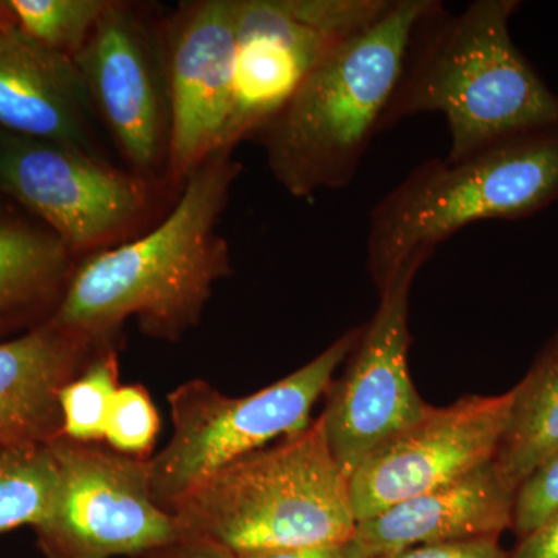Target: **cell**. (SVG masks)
<instances>
[{
    "label": "cell",
    "mask_w": 558,
    "mask_h": 558,
    "mask_svg": "<svg viewBox=\"0 0 558 558\" xmlns=\"http://www.w3.org/2000/svg\"><path fill=\"white\" fill-rule=\"evenodd\" d=\"M241 171L233 150L211 154L154 229L78 259L47 322L98 347H119L130 318L154 339H182L231 271L218 227Z\"/></svg>",
    "instance_id": "1"
},
{
    "label": "cell",
    "mask_w": 558,
    "mask_h": 558,
    "mask_svg": "<svg viewBox=\"0 0 558 558\" xmlns=\"http://www.w3.org/2000/svg\"><path fill=\"white\" fill-rule=\"evenodd\" d=\"M515 0H476L459 14L442 3L418 25L381 132L425 112L442 113L446 159H464L529 132L558 126V95L510 36Z\"/></svg>",
    "instance_id": "2"
},
{
    "label": "cell",
    "mask_w": 558,
    "mask_h": 558,
    "mask_svg": "<svg viewBox=\"0 0 558 558\" xmlns=\"http://www.w3.org/2000/svg\"><path fill=\"white\" fill-rule=\"evenodd\" d=\"M438 0H388L329 50L252 140L296 199L348 186L395 97L411 40Z\"/></svg>",
    "instance_id": "3"
},
{
    "label": "cell",
    "mask_w": 558,
    "mask_h": 558,
    "mask_svg": "<svg viewBox=\"0 0 558 558\" xmlns=\"http://www.w3.org/2000/svg\"><path fill=\"white\" fill-rule=\"evenodd\" d=\"M185 537L234 556L349 542L357 529L349 480L322 422L213 473L171 506Z\"/></svg>",
    "instance_id": "4"
},
{
    "label": "cell",
    "mask_w": 558,
    "mask_h": 558,
    "mask_svg": "<svg viewBox=\"0 0 558 558\" xmlns=\"http://www.w3.org/2000/svg\"><path fill=\"white\" fill-rule=\"evenodd\" d=\"M558 201V126L529 132L454 161L418 165L374 207L368 270L377 292L459 230L519 219Z\"/></svg>",
    "instance_id": "5"
},
{
    "label": "cell",
    "mask_w": 558,
    "mask_h": 558,
    "mask_svg": "<svg viewBox=\"0 0 558 558\" xmlns=\"http://www.w3.org/2000/svg\"><path fill=\"white\" fill-rule=\"evenodd\" d=\"M360 333L362 328L348 330L300 369L245 398H229L201 379L171 391L174 429L165 449L149 459L154 501L170 510L218 470L310 427L315 403Z\"/></svg>",
    "instance_id": "6"
},
{
    "label": "cell",
    "mask_w": 558,
    "mask_h": 558,
    "mask_svg": "<svg viewBox=\"0 0 558 558\" xmlns=\"http://www.w3.org/2000/svg\"><path fill=\"white\" fill-rule=\"evenodd\" d=\"M156 183L89 150L0 130V197L53 231L76 256L138 236Z\"/></svg>",
    "instance_id": "7"
},
{
    "label": "cell",
    "mask_w": 558,
    "mask_h": 558,
    "mask_svg": "<svg viewBox=\"0 0 558 558\" xmlns=\"http://www.w3.org/2000/svg\"><path fill=\"white\" fill-rule=\"evenodd\" d=\"M58 486L33 527L47 558L143 557L182 537L150 490L149 459L60 436L49 444Z\"/></svg>",
    "instance_id": "8"
},
{
    "label": "cell",
    "mask_w": 558,
    "mask_h": 558,
    "mask_svg": "<svg viewBox=\"0 0 558 558\" xmlns=\"http://www.w3.org/2000/svg\"><path fill=\"white\" fill-rule=\"evenodd\" d=\"M388 0H238L234 100L220 150L253 138L322 58Z\"/></svg>",
    "instance_id": "9"
},
{
    "label": "cell",
    "mask_w": 558,
    "mask_h": 558,
    "mask_svg": "<svg viewBox=\"0 0 558 558\" xmlns=\"http://www.w3.org/2000/svg\"><path fill=\"white\" fill-rule=\"evenodd\" d=\"M73 61L83 75L95 116L130 170L150 182H165L171 98L160 21L150 20L134 3L110 0Z\"/></svg>",
    "instance_id": "10"
},
{
    "label": "cell",
    "mask_w": 558,
    "mask_h": 558,
    "mask_svg": "<svg viewBox=\"0 0 558 558\" xmlns=\"http://www.w3.org/2000/svg\"><path fill=\"white\" fill-rule=\"evenodd\" d=\"M424 264L413 260L379 293V307L362 326L348 368L326 391L318 418L348 480L369 454L428 410L409 366L411 286Z\"/></svg>",
    "instance_id": "11"
},
{
    "label": "cell",
    "mask_w": 558,
    "mask_h": 558,
    "mask_svg": "<svg viewBox=\"0 0 558 558\" xmlns=\"http://www.w3.org/2000/svg\"><path fill=\"white\" fill-rule=\"evenodd\" d=\"M236 17L238 0H199L160 21L171 98L165 182L172 190L222 148L234 100Z\"/></svg>",
    "instance_id": "12"
},
{
    "label": "cell",
    "mask_w": 558,
    "mask_h": 558,
    "mask_svg": "<svg viewBox=\"0 0 558 558\" xmlns=\"http://www.w3.org/2000/svg\"><path fill=\"white\" fill-rule=\"evenodd\" d=\"M510 400L508 391L465 396L442 409L429 405L349 478L357 523L494 461L508 425Z\"/></svg>",
    "instance_id": "13"
},
{
    "label": "cell",
    "mask_w": 558,
    "mask_h": 558,
    "mask_svg": "<svg viewBox=\"0 0 558 558\" xmlns=\"http://www.w3.org/2000/svg\"><path fill=\"white\" fill-rule=\"evenodd\" d=\"M95 116L72 58L17 27L0 0V130L69 143L98 154Z\"/></svg>",
    "instance_id": "14"
},
{
    "label": "cell",
    "mask_w": 558,
    "mask_h": 558,
    "mask_svg": "<svg viewBox=\"0 0 558 558\" xmlns=\"http://www.w3.org/2000/svg\"><path fill=\"white\" fill-rule=\"evenodd\" d=\"M517 490L495 461L403 499L357 523L352 542L368 558L473 538H498L512 529Z\"/></svg>",
    "instance_id": "15"
},
{
    "label": "cell",
    "mask_w": 558,
    "mask_h": 558,
    "mask_svg": "<svg viewBox=\"0 0 558 558\" xmlns=\"http://www.w3.org/2000/svg\"><path fill=\"white\" fill-rule=\"evenodd\" d=\"M100 348L49 322L0 340V447L49 446L60 438L61 389Z\"/></svg>",
    "instance_id": "16"
},
{
    "label": "cell",
    "mask_w": 558,
    "mask_h": 558,
    "mask_svg": "<svg viewBox=\"0 0 558 558\" xmlns=\"http://www.w3.org/2000/svg\"><path fill=\"white\" fill-rule=\"evenodd\" d=\"M76 263L53 231L0 197V339L46 323Z\"/></svg>",
    "instance_id": "17"
},
{
    "label": "cell",
    "mask_w": 558,
    "mask_h": 558,
    "mask_svg": "<svg viewBox=\"0 0 558 558\" xmlns=\"http://www.w3.org/2000/svg\"><path fill=\"white\" fill-rule=\"evenodd\" d=\"M510 395L508 425L494 461L517 490L558 451V333Z\"/></svg>",
    "instance_id": "18"
},
{
    "label": "cell",
    "mask_w": 558,
    "mask_h": 558,
    "mask_svg": "<svg viewBox=\"0 0 558 558\" xmlns=\"http://www.w3.org/2000/svg\"><path fill=\"white\" fill-rule=\"evenodd\" d=\"M57 486L50 446L0 447V534L35 527L49 512Z\"/></svg>",
    "instance_id": "19"
},
{
    "label": "cell",
    "mask_w": 558,
    "mask_h": 558,
    "mask_svg": "<svg viewBox=\"0 0 558 558\" xmlns=\"http://www.w3.org/2000/svg\"><path fill=\"white\" fill-rule=\"evenodd\" d=\"M116 344L98 349L86 369L60 392L62 436L83 444L105 440L106 421L120 385Z\"/></svg>",
    "instance_id": "20"
},
{
    "label": "cell",
    "mask_w": 558,
    "mask_h": 558,
    "mask_svg": "<svg viewBox=\"0 0 558 558\" xmlns=\"http://www.w3.org/2000/svg\"><path fill=\"white\" fill-rule=\"evenodd\" d=\"M110 0H5L25 35L54 53L75 58L108 9Z\"/></svg>",
    "instance_id": "21"
},
{
    "label": "cell",
    "mask_w": 558,
    "mask_h": 558,
    "mask_svg": "<svg viewBox=\"0 0 558 558\" xmlns=\"http://www.w3.org/2000/svg\"><path fill=\"white\" fill-rule=\"evenodd\" d=\"M160 432V416L142 385L120 387L106 421L110 449L132 458L149 459Z\"/></svg>",
    "instance_id": "22"
},
{
    "label": "cell",
    "mask_w": 558,
    "mask_h": 558,
    "mask_svg": "<svg viewBox=\"0 0 558 558\" xmlns=\"http://www.w3.org/2000/svg\"><path fill=\"white\" fill-rule=\"evenodd\" d=\"M558 510V451L517 488L512 529L523 538Z\"/></svg>",
    "instance_id": "23"
},
{
    "label": "cell",
    "mask_w": 558,
    "mask_h": 558,
    "mask_svg": "<svg viewBox=\"0 0 558 558\" xmlns=\"http://www.w3.org/2000/svg\"><path fill=\"white\" fill-rule=\"evenodd\" d=\"M380 558H509V556L499 546L498 538L486 537L417 546L395 556Z\"/></svg>",
    "instance_id": "24"
},
{
    "label": "cell",
    "mask_w": 558,
    "mask_h": 558,
    "mask_svg": "<svg viewBox=\"0 0 558 558\" xmlns=\"http://www.w3.org/2000/svg\"><path fill=\"white\" fill-rule=\"evenodd\" d=\"M509 558H558V510L526 537L520 538Z\"/></svg>",
    "instance_id": "25"
},
{
    "label": "cell",
    "mask_w": 558,
    "mask_h": 558,
    "mask_svg": "<svg viewBox=\"0 0 558 558\" xmlns=\"http://www.w3.org/2000/svg\"><path fill=\"white\" fill-rule=\"evenodd\" d=\"M238 558H368L352 542L337 545L306 546V548L260 550V553L244 554Z\"/></svg>",
    "instance_id": "26"
},
{
    "label": "cell",
    "mask_w": 558,
    "mask_h": 558,
    "mask_svg": "<svg viewBox=\"0 0 558 558\" xmlns=\"http://www.w3.org/2000/svg\"><path fill=\"white\" fill-rule=\"evenodd\" d=\"M143 558H238V556L207 539L182 535L175 542L168 543Z\"/></svg>",
    "instance_id": "27"
}]
</instances>
